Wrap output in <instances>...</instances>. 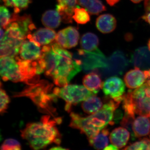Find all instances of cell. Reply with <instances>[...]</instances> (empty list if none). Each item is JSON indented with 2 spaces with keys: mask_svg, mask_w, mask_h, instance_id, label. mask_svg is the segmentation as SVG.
Returning <instances> with one entry per match:
<instances>
[{
  "mask_svg": "<svg viewBox=\"0 0 150 150\" xmlns=\"http://www.w3.org/2000/svg\"><path fill=\"white\" fill-rule=\"evenodd\" d=\"M38 63L42 73H45L56 85L61 87L68 84L82 70L72 54L56 42L43 46Z\"/></svg>",
  "mask_w": 150,
  "mask_h": 150,
  "instance_id": "1",
  "label": "cell"
},
{
  "mask_svg": "<svg viewBox=\"0 0 150 150\" xmlns=\"http://www.w3.org/2000/svg\"><path fill=\"white\" fill-rule=\"evenodd\" d=\"M120 103L111 100L103 105L99 111L86 117L71 112L70 127L80 130L81 133L85 134L88 138L95 137L108 124H114V112Z\"/></svg>",
  "mask_w": 150,
  "mask_h": 150,
  "instance_id": "2",
  "label": "cell"
},
{
  "mask_svg": "<svg viewBox=\"0 0 150 150\" xmlns=\"http://www.w3.org/2000/svg\"><path fill=\"white\" fill-rule=\"evenodd\" d=\"M56 123L50 116H43L39 122L27 124L21 131V137L34 150L43 149L52 143L59 144L61 137Z\"/></svg>",
  "mask_w": 150,
  "mask_h": 150,
  "instance_id": "3",
  "label": "cell"
},
{
  "mask_svg": "<svg viewBox=\"0 0 150 150\" xmlns=\"http://www.w3.org/2000/svg\"><path fill=\"white\" fill-rule=\"evenodd\" d=\"M0 74L3 81L25 82L30 84L34 76L29 65L18 57H1Z\"/></svg>",
  "mask_w": 150,
  "mask_h": 150,
  "instance_id": "4",
  "label": "cell"
},
{
  "mask_svg": "<svg viewBox=\"0 0 150 150\" xmlns=\"http://www.w3.org/2000/svg\"><path fill=\"white\" fill-rule=\"evenodd\" d=\"M54 94L66 101L65 108L67 111L69 110L72 105L84 101L90 97L95 95L84 86L72 84H67L62 88H55Z\"/></svg>",
  "mask_w": 150,
  "mask_h": 150,
  "instance_id": "5",
  "label": "cell"
},
{
  "mask_svg": "<svg viewBox=\"0 0 150 150\" xmlns=\"http://www.w3.org/2000/svg\"><path fill=\"white\" fill-rule=\"evenodd\" d=\"M73 57L82 69L85 71L98 68H106L108 66L107 58L98 48L92 51L78 49Z\"/></svg>",
  "mask_w": 150,
  "mask_h": 150,
  "instance_id": "6",
  "label": "cell"
},
{
  "mask_svg": "<svg viewBox=\"0 0 150 150\" xmlns=\"http://www.w3.org/2000/svg\"><path fill=\"white\" fill-rule=\"evenodd\" d=\"M135 113L149 117L150 112V86L145 83L134 91L127 92Z\"/></svg>",
  "mask_w": 150,
  "mask_h": 150,
  "instance_id": "7",
  "label": "cell"
},
{
  "mask_svg": "<svg viewBox=\"0 0 150 150\" xmlns=\"http://www.w3.org/2000/svg\"><path fill=\"white\" fill-rule=\"evenodd\" d=\"M103 91L105 96L115 99L123 96L126 87L123 80L117 76L108 78L103 83Z\"/></svg>",
  "mask_w": 150,
  "mask_h": 150,
  "instance_id": "8",
  "label": "cell"
},
{
  "mask_svg": "<svg viewBox=\"0 0 150 150\" xmlns=\"http://www.w3.org/2000/svg\"><path fill=\"white\" fill-rule=\"evenodd\" d=\"M42 55V48L36 42L28 39L22 43L18 56L21 59L29 62L38 61Z\"/></svg>",
  "mask_w": 150,
  "mask_h": 150,
  "instance_id": "9",
  "label": "cell"
},
{
  "mask_svg": "<svg viewBox=\"0 0 150 150\" xmlns=\"http://www.w3.org/2000/svg\"><path fill=\"white\" fill-rule=\"evenodd\" d=\"M148 78L144 71H142L138 67L127 72L124 76L125 84L128 88H137L146 82Z\"/></svg>",
  "mask_w": 150,
  "mask_h": 150,
  "instance_id": "10",
  "label": "cell"
},
{
  "mask_svg": "<svg viewBox=\"0 0 150 150\" xmlns=\"http://www.w3.org/2000/svg\"><path fill=\"white\" fill-rule=\"evenodd\" d=\"M56 32L51 28H40L28 35L27 39L36 42L40 46L52 43L56 39Z\"/></svg>",
  "mask_w": 150,
  "mask_h": 150,
  "instance_id": "11",
  "label": "cell"
},
{
  "mask_svg": "<svg viewBox=\"0 0 150 150\" xmlns=\"http://www.w3.org/2000/svg\"><path fill=\"white\" fill-rule=\"evenodd\" d=\"M23 42L4 37L1 41L0 56L1 57L15 58L18 55Z\"/></svg>",
  "mask_w": 150,
  "mask_h": 150,
  "instance_id": "12",
  "label": "cell"
},
{
  "mask_svg": "<svg viewBox=\"0 0 150 150\" xmlns=\"http://www.w3.org/2000/svg\"><path fill=\"white\" fill-rule=\"evenodd\" d=\"M58 4L56 10L62 17L65 23H72L73 16L77 0H57Z\"/></svg>",
  "mask_w": 150,
  "mask_h": 150,
  "instance_id": "13",
  "label": "cell"
},
{
  "mask_svg": "<svg viewBox=\"0 0 150 150\" xmlns=\"http://www.w3.org/2000/svg\"><path fill=\"white\" fill-rule=\"evenodd\" d=\"M130 134L129 130L124 127L115 128L110 133V143L118 149L124 147L129 142Z\"/></svg>",
  "mask_w": 150,
  "mask_h": 150,
  "instance_id": "14",
  "label": "cell"
},
{
  "mask_svg": "<svg viewBox=\"0 0 150 150\" xmlns=\"http://www.w3.org/2000/svg\"><path fill=\"white\" fill-rule=\"evenodd\" d=\"M96 26L99 31L103 33L112 32L116 28V19L110 14H104L100 16L96 21Z\"/></svg>",
  "mask_w": 150,
  "mask_h": 150,
  "instance_id": "15",
  "label": "cell"
},
{
  "mask_svg": "<svg viewBox=\"0 0 150 150\" xmlns=\"http://www.w3.org/2000/svg\"><path fill=\"white\" fill-rule=\"evenodd\" d=\"M128 64V60L123 52L117 51L114 52L108 59V66L109 69L115 70L121 74Z\"/></svg>",
  "mask_w": 150,
  "mask_h": 150,
  "instance_id": "16",
  "label": "cell"
},
{
  "mask_svg": "<svg viewBox=\"0 0 150 150\" xmlns=\"http://www.w3.org/2000/svg\"><path fill=\"white\" fill-rule=\"evenodd\" d=\"M149 117L140 115L134 120L133 130L136 138L147 136L150 133V120Z\"/></svg>",
  "mask_w": 150,
  "mask_h": 150,
  "instance_id": "17",
  "label": "cell"
},
{
  "mask_svg": "<svg viewBox=\"0 0 150 150\" xmlns=\"http://www.w3.org/2000/svg\"><path fill=\"white\" fill-rule=\"evenodd\" d=\"M147 47L138 48L132 55V63L136 67L150 69V51Z\"/></svg>",
  "mask_w": 150,
  "mask_h": 150,
  "instance_id": "18",
  "label": "cell"
},
{
  "mask_svg": "<svg viewBox=\"0 0 150 150\" xmlns=\"http://www.w3.org/2000/svg\"><path fill=\"white\" fill-rule=\"evenodd\" d=\"M83 83V85L88 90L96 94L100 89L102 88L103 83L100 77L97 73L92 72L84 76Z\"/></svg>",
  "mask_w": 150,
  "mask_h": 150,
  "instance_id": "19",
  "label": "cell"
},
{
  "mask_svg": "<svg viewBox=\"0 0 150 150\" xmlns=\"http://www.w3.org/2000/svg\"><path fill=\"white\" fill-rule=\"evenodd\" d=\"M62 20L61 15L57 10L46 11L43 13L41 19L43 25L51 29L59 27Z\"/></svg>",
  "mask_w": 150,
  "mask_h": 150,
  "instance_id": "20",
  "label": "cell"
},
{
  "mask_svg": "<svg viewBox=\"0 0 150 150\" xmlns=\"http://www.w3.org/2000/svg\"><path fill=\"white\" fill-rule=\"evenodd\" d=\"M109 134V130L105 128L96 136L88 138L90 145L96 149H104L108 145Z\"/></svg>",
  "mask_w": 150,
  "mask_h": 150,
  "instance_id": "21",
  "label": "cell"
},
{
  "mask_svg": "<svg viewBox=\"0 0 150 150\" xmlns=\"http://www.w3.org/2000/svg\"><path fill=\"white\" fill-rule=\"evenodd\" d=\"M77 4L92 15H98L106 10V7L100 0H77Z\"/></svg>",
  "mask_w": 150,
  "mask_h": 150,
  "instance_id": "22",
  "label": "cell"
},
{
  "mask_svg": "<svg viewBox=\"0 0 150 150\" xmlns=\"http://www.w3.org/2000/svg\"><path fill=\"white\" fill-rule=\"evenodd\" d=\"M103 106V104L101 99L95 95L85 100L82 104L83 110L86 113L89 114L98 112Z\"/></svg>",
  "mask_w": 150,
  "mask_h": 150,
  "instance_id": "23",
  "label": "cell"
},
{
  "mask_svg": "<svg viewBox=\"0 0 150 150\" xmlns=\"http://www.w3.org/2000/svg\"><path fill=\"white\" fill-rule=\"evenodd\" d=\"M81 48L84 50L88 51H95L99 45V39L96 34L92 33H87L83 34L81 38Z\"/></svg>",
  "mask_w": 150,
  "mask_h": 150,
  "instance_id": "24",
  "label": "cell"
},
{
  "mask_svg": "<svg viewBox=\"0 0 150 150\" xmlns=\"http://www.w3.org/2000/svg\"><path fill=\"white\" fill-rule=\"evenodd\" d=\"M67 39L68 49L76 47L79 39V33L76 28L69 26L64 29Z\"/></svg>",
  "mask_w": 150,
  "mask_h": 150,
  "instance_id": "25",
  "label": "cell"
},
{
  "mask_svg": "<svg viewBox=\"0 0 150 150\" xmlns=\"http://www.w3.org/2000/svg\"><path fill=\"white\" fill-rule=\"evenodd\" d=\"M6 6L13 8L15 13H19L27 8L32 0H2Z\"/></svg>",
  "mask_w": 150,
  "mask_h": 150,
  "instance_id": "26",
  "label": "cell"
},
{
  "mask_svg": "<svg viewBox=\"0 0 150 150\" xmlns=\"http://www.w3.org/2000/svg\"><path fill=\"white\" fill-rule=\"evenodd\" d=\"M89 13L85 8L76 7L74 11L73 19L78 24H86L90 21V16Z\"/></svg>",
  "mask_w": 150,
  "mask_h": 150,
  "instance_id": "27",
  "label": "cell"
},
{
  "mask_svg": "<svg viewBox=\"0 0 150 150\" xmlns=\"http://www.w3.org/2000/svg\"><path fill=\"white\" fill-rule=\"evenodd\" d=\"M135 119V115L124 114L122 120L120 122V124L123 127L128 129L131 134V139L133 141L136 139V137L134 135L133 130V123Z\"/></svg>",
  "mask_w": 150,
  "mask_h": 150,
  "instance_id": "28",
  "label": "cell"
},
{
  "mask_svg": "<svg viewBox=\"0 0 150 150\" xmlns=\"http://www.w3.org/2000/svg\"><path fill=\"white\" fill-rule=\"evenodd\" d=\"M124 150H150V140L148 138H144L127 146Z\"/></svg>",
  "mask_w": 150,
  "mask_h": 150,
  "instance_id": "29",
  "label": "cell"
},
{
  "mask_svg": "<svg viewBox=\"0 0 150 150\" xmlns=\"http://www.w3.org/2000/svg\"><path fill=\"white\" fill-rule=\"evenodd\" d=\"M0 13L1 27L4 29H6L11 22L12 15L11 16L8 10L4 6H1Z\"/></svg>",
  "mask_w": 150,
  "mask_h": 150,
  "instance_id": "30",
  "label": "cell"
},
{
  "mask_svg": "<svg viewBox=\"0 0 150 150\" xmlns=\"http://www.w3.org/2000/svg\"><path fill=\"white\" fill-rule=\"evenodd\" d=\"M1 150H20L21 149L20 143L13 139L6 140L1 146Z\"/></svg>",
  "mask_w": 150,
  "mask_h": 150,
  "instance_id": "31",
  "label": "cell"
},
{
  "mask_svg": "<svg viewBox=\"0 0 150 150\" xmlns=\"http://www.w3.org/2000/svg\"><path fill=\"white\" fill-rule=\"evenodd\" d=\"M1 105H0V112L1 114H2L6 112L9 103L10 98L5 91L2 88L1 85Z\"/></svg>",
  "mask_w": 150,
  "mask_h": 150,
  "instance_id": "32",
  "label": "cell"
},
{
  "mask_svg": "<svg viewBox=\"0 0 150 150\" xmlns=\"http://www.w3.org/2000/svg\"><path fill=\"white\" fill-rule=\"evenodd\" d=\"M122 116H123V113L122 111L119 110H117V111H115V113H114L113 120L115 122H118L119 120L121 119Z\"/></svg>",
  "mask_w": 150,
  "mask_h": 150,
  "instance_id": "33",
  "label": "cell"
},
{
  "mask_svg": "<svg viewBox=\"0 0 150 150\" xmlns=\"http://www.w3.org/2000/svg\"><path fill=\"white\" fill-rule=\"evenodd\" d=\"M143 20L150 25V13H146L142 17Z\"/></svg>",
  "mask_w": 150,
  "mask_h": 150,
  "instance_id": "34",
  "label": "cell"
},
{
  "mask_svg": "<svg viewBox=\"0 0 150 150\" xmlns=\"http://www.w3.org/2000/svg\"><path fill=\"white\" fill-rule=\"evenodd\" d=\"M105 1L107 2L108 4L111 6H112L117 4L120 0H105Z\"/></svg>",
  "mask_w": 150,
  "mask_h": 150,
  "instance_id": "35",
  "label": "cell"
},
{
  "mask_svg": "<svg viewBox=\"0 0 150 150\" xmlns=\"http://www.w3.org/2000/svg\"><path fill=\"white\" fill-rule=\"evenodd\" d=\"M118 148L116 147L115 146L112 144L109 145V146H107L103 150H118Z\"/></svg>",
  "mask_w": 150,
  "mask_h": 150,
  "instance_id": "36",
  "label": "cell"
},
{
  "mask_svg": "<svg viewBox=\"0 0 150 150\" xmlns=\"http://www.w3.org/2000/svg\"><path fill=\"white\" fill-rule=\"evenodd\" d=\"M5 33V32H4V30H3L2 28L1 27V40H2L3 38H4V37Z\"/></svg>",
  "mask_w": 150,
  "mask_h": 150,
  "instance_id": "37",
  "label": "cell"
},
{
  "mask_svg": "<svg viewBox=\"0 0 150 150\" xmlns=\"http://www.w3.org/2000/svg\"><path fill=\"white\" fill-rule=\"evenodd\" d=\"M51 149L52 150H64L67 149H64V148H63L62 147H56L52 148Z\"/></svg>",
  "mask_w": 150,
  "mask_h": 150,
  "instance_id": "38",
  "label": "cell"
},
{
  "mask_svg": "<svg viewBox=\"0 0 150 150\" xmlns=\"http://www.w3.org/2000/svg\"><path fill=\"white\" fill-rule=\"evenodd\" d=\"M131 1L135 4H138V3L141 2L143 0H131Z\"/></svg>",
  "mask_w": 150,
  "mask_h": 150,
  "instance_id": "39",
  "label": "cell"
},
{
  "mask_svg": "<svg viewBox=\"0 0 150 150\" xmlns=\"http://www.w3.org/2000/svg\"><path fill=\"white\" fill-rule=\"evenodd\" d=\"M146 83L148 85L150 86V79L146 81Z\"/></svg>",
  "mask_w": 150,
  "mask_h": 150,
  "instance_id": "40",
  "label": "cell"
},
{
  "mask_svg": "<svg viewBox=\"0 0 150 150\" xmlns=\"http://www.w3.org/2000/svg\"><path fill=\"white\" fill-rule=\"evenodd\" d=\"M148 46L149 50V51H150V39L149 40V41H148Z\"/></svg>",
  "mask_w": 150,
  "mask_h": 150,
  "instance_id": "41",
  "label": "cell"
},
{
  "mask_svg": "<svg viewBox=\"0 0 150 150\" xmlns=\"http://www.w3.org/2000/svg\"></svg>",
  "mask_w": 150,
  "mask_h": 150,
  "instance_id": "42",
  "label": "cell"
},
{
  "mask_svg": "<svg viewBox=\"0 0 150 150\" xmlns=\"http://www.w3.org/2000/svg\"></svg>",
  "mask_w": 150,
  "mask_h": 150,
  "instance_id": "43",
  "label": "cell"
}]
</instances>
